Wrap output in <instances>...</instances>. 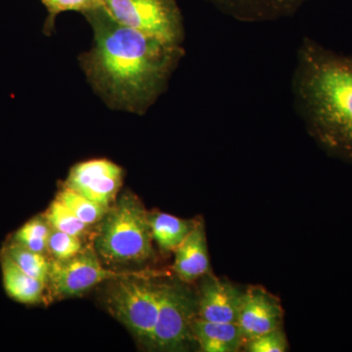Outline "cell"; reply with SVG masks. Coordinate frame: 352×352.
<instances>
[{"instance_id":"8fae6325","label":"cell","mask_w":352,"mask_h":352,"mask_svg":"<svg viewBox=\"0 0 352 352\" xmlns=\"http://www.w3.org/2000/svg\"><path fill=\"white\" fill-rule=\"evenodd\" d=\"M219 11L243 23L273 22L292 17L308 0H208Z\"/></svg>"},{"instance_id":"ba28073f","label":"cell","mask_w":352,"mask_h":352,"mask_svg":"<svg viewBox=\"0 0 352 352\" xmlns=\"http://www.w3.org/2000/svg\"><path fill=\"white\" fill-rule=\"evenodd\" d=\"M124 177L122 166L111 160L98 157L72 166L63 186L99 205L110 208L119 197Z\"/></svg>"},{"instance_id":"52a82bcc","label":"cell","mask_w":352,"mask_h":352,"mask_svg":"<svg viewBox=\"0 0 352 352\" xmlns=\"http://www.w3.org/2000/svg\"><path fill=\"white\" fill-rule=\"evenodd\" d=\"M141 271L113 270L106 268L94 245L85 247L76 256L65 261H51L48 294L52 298H74L99 284L108 283L119 278L138 274Z\"/></svg>"},{"instance_id":"2e32d148","label":"cell","mask_w":352,"mask_h":352,"mask_svg":"<svg viewBox=\"0 0 352 352\" xmlns=\"http://www.w3.org/2000/svg\"><path fill=\"white\" fill-rule=\"evenodd\" d=\"M52 227L43 214L25 222L13 234L10 242L39 254H47L48 238Z\"/></svg>"},{"instance_id":"5bb4252c","label":"cell","mask_w":352,"mask_h":352,"mask_svg":"<svg viewBox=\"0 0 352 352\" xmlns=\"http://www.w3.org/2000/svg\"><path fill=\"white\" fill-rule=\"evenodd\" d=\"M193 335L203 352H236L245 344L237 323H217L196 318Z\"/></svg>"},{"instance_id":"7a4b0ae2","label":"cell","mask_w":352,"mask_h":352,"mask_svg":"<svg viewBox=\"0 0 352 352\" xmlns=\"http://www.w3.org/2000/svg\"><path fill=\"white\" fill-rule=\"evenodd\" d=\"M296 112L327 154L352 164V54L303 38L292 78Z\"/></svg>"},{"instance_id":"9a60e30c","label":"cell","mask_w":352,"mask_h":352,"mask_svg":"<svg viewBox=\"0 0 352 352\" xmlns=\"http://www.w3.org/2000/svg\"><path fill=\"white\" fill-rule=\"evenodd\" d=\"M197 219H183L166 212H149L153 241L163 252H175L195 226Z\"/></svg>"},{"instance_id":"8992f818","label":"cell","mask_w":352,"mask_h":352,"mask_svg":"<svg viewBox=\"0 0 352 352\" xmlns=\"http://www.w3.org/2000/svg\"><path fill=\"white\" fill-rule=\"evenodd\" d=\"M101 6L120 24L184 45V23L176 0H101Z\"/></svg>"},{"instance_id":"ac0fdd59","label":"cell","mask_w":352,"mask_h":352,"mask_svg":"<svg viewBox=\"0 0 352 352\" xmlns=\"http://www.w3.org/2000/svg\"><path fill=\"white\" fill-rule=\"evenodd\" d=\"M56 199L64 204L78 219L90 226L98 224L109 208L64 186H62V189L57 194Z\"/></svg>"},{"instance_id":"7402d4cb","label":"cell","mask_w":352,"mask_h":352,"mask_svg":"<svg viewBox=\"0 0 352 352\" xmlns=\"http://www.w3.org/2000/svg\"><path fill=\"white\" fill-rule=\"evenodd\" d=\"M288 347V340L282 328L252 338L244 344L245 351L249 352H285Z\"/></svg>"},{"instance_id":"44dd1931","label":"cell","mask_w":352,"mask_h":352,"mask_svg":"<svg viewBox=\"0 0 352 352\" xmlns=\"http://www.w3.org/2000/svg\"><path fill=\"white\" fill-rule=\"evenodd\" d=\"M85 249L82 239L62 232L56 229H51L48 238L47 254L56 261H65L76 256Z\"/></svg>"},{"instance_id":"d6986e66","label":"cell","mask_w":352,"mask_h":352,"mask_svg":"<svg viewBox=\"0 0 352 352\" xmlns=\"http://www.w3.org/2000/svg\"><path fill=\"white\" fill-rule=\"evenodd\" d=\"M44 217L53 229L85 239L90 233V226L74 214L64 204L55 199L50 204Z\"/></svg>"},{"instance_id":"ffe728a7","label":"cell","mask_w":352,"mask_h":352,"mask_svg":"<svg viewBox=\"0 0 352 352\" xmlns=\"http://www.w3.org/2000/svg\"><path fill=\"white\" fill-rule=\"evenodd\" d=\"M46 10H47V19L44 24V34H52L54 31L55 21L57 16L68 11L85 13L95 7L101 6V0H41Z\"/></svg>"},{"instance_id":"5b68a950","label":"cell","mask_w":352,"mask_h":352,"mask_svg":"<svg viewBox=\"0 0 352 352\" xmlns=\"http://www.w3.org/2000/svg\"><path fill=\"white\" fill-rule=\"evenodd\" d=\"M187 285L182 281L162 284L161 302L153 333L154 351H183L196 342L193 323L198 298Z\"/></svg>"},{"instance_id":"7c38bea8","label":"cell","mask_w":352,"mask_h":352,"mask_svg":"<svg viewBox=\"0 0 352 352\" xmlns=\"http://www.w3.org/2000/svg\"><path fill=\"white\" fill-rule=\"evenodd\" d=\"M173 252V271L183 283H194L210 272L207 234L203 220L197 219L191 232Z\"/></svg>"},{"instance_id":"3957f363","label":"cell","mask_w":352,"mask_h":352,"mask_svg":"<svg viewBox=\"0 0 352 352\" xmlns=\"http://www.w3.org/2000/svg\"><path fill=\"white\" fill-rule=\"evenodd\" d=\"M149 212L131 191L118 197L100 220L94 248L111 267L139 266L154 256Z\"/></svg>"},{"instance_id":"30bf717a","label":"cell","mask_w":352,"mask_h":352,"mask_svg":"<svg viewBox=\"0 0 352 352\" xmlns=\"http://www.w3.org/2000/svg\"><path fill=\"white\" fill-rule=\"evenodd\" d=\"M244 291L212 273L201 278L197 318L217 323H237Z\"/></svg>"},{"instance_id":"4fadbf2b","label":"cell","mask_w":352,"mask_h":352,"mask_svg":"<svg viewBox=\"0 0 352 352\" xmlns=\"http://www.w3.org/2000/svg\"><path fill=\"white\" fill-rule=\"evenodd\" d=\"M2 283L7 296L23 305H38L45 300L47 285L21 270L12 259L1 252L0 254Z\"/></svg>"},{"instance_id":"9c48e42d","label":"cell","mask_w":352,"mask_h":352,"mask_svg":"<svg viewBox=\"0 0 352 352\" xmlns=\"http://www.w3.org/2000/svg\"><path fill=\"white\" fill-rule=\"evenodd\" d=\"M284 311L276 296L263 287L244 291L237 324L245 342L275 329L282 328Z\"/></svg>"},{"instance_id":"277c9868","label":"cell","mask_w":352,"mask_h":352,"mask_svg":"<svg viewBox=\"0 0 352 352\" xmlns=\"http://www.w3.org/2000/svg\"><path fill=\"white\" fill-rule=\"evenodd\" d=\"M162 284L144 271L109 282L105 302L111 314L135 338L152 349L153 333L161 302Z\"/></svg>"},{"instance_id":"6da1fadb","label":"cell","mask_w":352,"mask_h":352,"mask_svg":"<svg viewBox=\"0 0 352 352\" xmlns=\"http://www.w3.org/2000/svg\"><path fill=\"white\" fill-rule=\"evenodd\" d=\"M82 15L94 32L78 57L90 87L109 108L144 115L168 88L184 45L120 24L102 6Z\"/></svg>"},{"instance_id":"e0dca14e","label":"cell","mask_w":352,"mask_h":352,"mask_svg":"<svg viewBox=\"0 0 352 352\" xmlns=\"http://www.w3.org/2000/svg\"><path fill=\"white\" fill-rule=\"evenodd\" d=\"M2 252L12 259L21 270L47 285L51 268V261L46 256L47 254L32 252L11 242L6 245Z\"/></svg>"}]
</instances>
